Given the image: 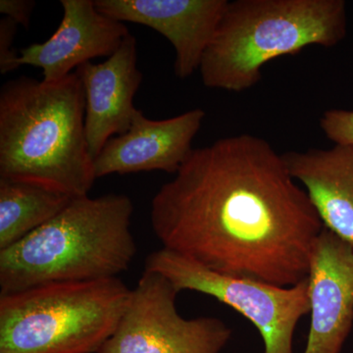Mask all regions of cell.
Here are the masks:
<instances>
[{
  "instance_id": "15",
  "label": "cell",
  "mask_w": 353,
  "mask_h": 353,
  "mask_svg": "<svg viewBox=\"0 0 353 353\" xmlns=\"http://www.w3.org/2000/svg\"><path fill=\"white\" fill-rule=\"evenodd\" d=\"M319 124L334 145H353V110L330 109L323 114Z\"/></svg>"
},
{
  "instance_id": "10",
  "label": "cell",
  "mask_w": 353,
  "mask_h": 353,
  "mask_svg": "<svg viewBox=\"0 0 353 353\" xmlns=\"http://www.w3.org/2000/svg\"><path fill=\"white\" fill-rule=\"evenodd\" d=\"M205 115L196 108L169 119L152 120L138 109L130 129L109 139L95 158V176L150 171L175 175L194 150L192 141Z\"/></svg>"
},
{
  "instance_id": "4",
  "label": "cell",
  "mask_w": 353,
  "mask_h": 353,
  "mask_svg": "<svg viewBox=\"0 0 353 353\" xmlns=\"http://www.w3.org/2000/svg\"><path fill=\"white\" fill-rule=\"evenodd\" d=\"M343 0L228 2L199 73L206 88L243 92L256 85L264 65L311 46L334 48L347 36Z\"/></svg>"
},
{
  "instance_id": "2",
  "label": "cell",
  "mask_w": 353,
  "mask_h": 353,
  "mask_svg": "<svg viewBox=\"0 0 353 353\" xmlns=\"http://www.w3.org/2000/svg\"><path fill=\"white\" fill-rule=\"evenodd\" d=\"M76 72L48 83L22 76L0 90V178L88 196L94 181Z\"/></svg>"
},
{
  "instance_id": "14",
  "label": "cell",
  "mask_w": 353,
  "mask_h": 353,
  "mask_svg": "<svg viewBox=\"0 0 353 353\" xmlns=\"http://www.w3.org/2000/svg\"><path fill=\"white\" fill-rule=\"evenodd\" d=\"M72 199L38 183L0 178V250L53 219Z\"/></svg>"
},
{
  "instance_id": "17",
  "label": "cell",
  "mask_w": 353,
  "mask_h": 353,
  "mask_svg": "<svg viewBox=\"0 0 353 353\" xmlns=\"http://www.w3.org/2000/svg\"><path fill=\"white\" fill-rule=\"evenodd\" d=\"M34 6L36 2L32 0H1L0 13L10 18L16 24L22 25L25 29H28Z\"/></svg>"
},
{
  "instance_id": "13",
  "label": "cell",
  "mask_w": 353,
  "mask_h": 353,
  "mask_svg": "<svg viewBox=\"0 0 353 353\" xmlns=\"http://www.w3.org/2000/svg\"><path fill=\"white\" fill-rule=\"evenodd\" d=\"M323 226L353 248V145L283 153Z\"/></svg>"
},
{
  "instance_id": "6",
  "label": "cell",
  "mask_w": 353,
  "mask_h": 353,
  "mask_svg": "<svg viewBox=\"0 0 353 353\" xmlns=\"http://www.w3.org/2000/svg\"><path fill=\"white\" fill-rule=\"evenodd\" d=\"M145 270L164 276L179 292L206 294L233 308L259 330L264 353H294L297 324L310 312L308 277L292 287H279L218 273L163 248L148 255Z\"/></svg>"
},
{
  "instance_id": "7",
  "label": "cell",
  "mask_w": 353,
  "mask_h": 353,
  "mask_svg": "<svg viewBox=\"0 0 353 353\" xmlns=\"http://www.w3.org/2000/svg\"><path fill=\"white\" fill-rule=\"evenodd\" d=\"M179 290L164 276L143 271L124 314L99 353H220L232 329L212 316L185 319Z\"/></svg>"
},
{
  "instance_id": "9",
  "label": "cell",
  "mask_w": 353,
  "mask_h": 353,
  "mask_svg": "<svg viewBox=\"0 0 353 353\" xmlns=\"http://www.w3.org/2000/svg\"><path fill=\"white\" fill-rule=\"evenodd\" d=\"M310 327L303 353H340L353 325V248L326 228L308 273Z\"/></svg>"
},
{
  "instance_id": "3",
  "label": "cell",
  "mask_w": 353,
  "mask_h": 353,
  "mask_svg": "<svg viewBox=\"0 0 353 353\" xmlns=\"http://www.w3.org/2000/svg\"><path fill=\"white\" fill-rule=\"evenodd\" d=\"M126 194L76 196L53 219L0 250V296L51 283L118 277L137 253Z\"/></svg>"
},
{
  "instance_id": "5",
  "label": "cell",
  "mask_w": 353,
  "mask_h": 353,
  "mask_svg": "<svg viewBox=\"0 0 353 353\" xmlns=\"http://www.w3.org/2000/svg\"><path fill=\"white\" fill-rule=\"evenodd\" d=\"M131 294L115 277L51 283L0 296V353H99Z\"/></svg>"
},
{
  "instance_id": "12",
  "label": "cell",
  "mask_w": 353,
  "mask_h": 353,
  "mask_svg": "<svg viewBox=\"0 0 353 353\" xmlns=\"http://www.w3.org/2000/svg\"><path fill=\"white\" fill-rule=\"evenodd\" d=\"M85 97V128L94 160L114 136L131 127L134 97L143 81L138 68L137 39L129 34L119 50L101 63L92 62L76 69Z\"/></svg>"
},
{
  "instance_id": "8",
  "label": "cell",
  "mask_w": 353,
  "mask_h": 353,
  "mask_svg": "<svg viewBox=\"0 0 353 353\" xmlns=\"http://www.w3.org/2000/svg\"><path fill=\"white\" fill-rule=\"evenodd\" d=\"M99 12L119 22L146 26L175 50L176 78L199 71L202 58L224 15L228 0H95Z\"/></svg>"
},
{
  "instance_id": "1",
  "label": "cell",
  "mask_w": 353,
  "mask_h": 353,
  "mask_svg": "<svg viewBox=\"0 0 353 353\" xmlns=\"http://www.w3.org/2000/svg\"><path fill=\"white\" fill-rule=\"evenodd\" d=\"M150 223L165 250L279 287L308 277L324 229L282 154L250 134L194 148L153 196Z\"/></svg>"
},
{
  "instance_id": "11",
  "label": "cell",
  "mask_w": 353,
  "mask_h": 353,
  "mask_svg": "<svg viewBox=\"0 0 353 353\" xmlns=\"http://www.w3.org/2000/svg\"><path fill=\"white\" fill-rule=\"evenodd\" d=\"M63 18L48 41L19 51L17 66L43 70V82L63 80L97 57H110L130 34L124 23L99 12L94 0H61Z\"/></svg>"
},
{
  "instance_id": "16",
  "label": "cell",
  "mask_w": 353,
  "mask_h": 353,
  "mask_svg": "<svg viewBox=\"0 0 353 353\" xmlns=\"http://www.w3.org/2000/svg\"><path fill=\"white\" fill-rule=\"evenodd\" d=\"M17 25L10 18L0 20V73L2 75L18 69L19 52L13 48Z\"/></svg>"
}]
</instances>
